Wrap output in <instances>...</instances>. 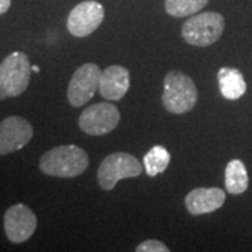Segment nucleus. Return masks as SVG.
<instances>
[{
  "label": "nucleus",
  "mask_w": 252,
  "mask_h": 252,
  "mask_svg": "<svg viewBox=\"0 0 252 252\" xmlns=\"http://www.w3.org/2000/svg\"><path fill=\"white\" fill-rule=\"evenodd\" d=\"M89 156L76 144H63L46 152L39 160V170L51 177L74 178L87 170Z\"/></svg>",
  "instance_id": "f257e3e1"
},
{
  "label": "nucleus",
  "mask_w": 252,
  "mask_h": 252,
  "mask_svg": "<svg viewBox=\"0 0 252 252\" xmlns=\"http://www.w3.org/2000/svg\"><path fill=\"white\" fill-rule=\"evenodd\" d=\"M162 105L171 114H187L196 105L198 90L188 74L172 70L164 77Z\"/></svg>",
  "instance_id": "f03ea898"
},
{
  "label": "nucleus",
  "mask_w": 252,
  "mask_h": 252,
  "mask_svg": "<svg viewBox=\"0 0 252 252\" xmlns=\"http://www.w3.org/2000/svg\"><path fill=\"white\" fill-rule=\"evenodd\" d=\"M32 66L24 52H13L0 63V101L27 90Z\"/></svg>",
  "instance_id": "7ed1b4c3"
},
{
  "label": "nucleus",
  "mask_w": 252,
  "mask_h": 252,
  "mask_svg": "<svg viewBox=\"0 0 252 252\" xmlns=\"http://www.w3.org/2000/svg\"><path fill=\"white\" fill-rule=\"evenodd\" d=\"M224 17L216 11H205L188 18L182 26V38L189 45L209 46L224 31Z\"/></svg>",
  "instance_id": "20e7f679"
},
{
  "label": "nucleus",
  "mask_w": 252,
  "mask_h": 252,
  "mask_svg": "<svg viewBox=\"0 0 252 252\" xmlns=\"http://www.w3.org/2000/svg\"><path fill=\"white\" fill-rule=\"evenodd\" d=\"M144 167L135 156L129 153H114L105 157L99 164L98 184L104 190H111L115 188L118 181L125 178H135L139 177Z\"/></svg>",
  "instance_id": "39448f33"
},
{
  "label": "nucleus",
  "mask_w": 252,
  "mask_h": 252,
  "mask_svg": "<svg viewBox=\"0 0 252 252\" xmlns=\"http://www.w3.org/2000/svg\"><path fill=\"white\" fill-rule=\"evenodd\" d=\"M119 109L109 102H98L81 112L79 118L80 129L91 136H102L112 132L119 124Z\"/></svg>",
  "instance_id": "423d86ee"
},
{
  "label": "nucleus",
  "mask_w": 252,
  "mask_h": 252,
  "mask_svg": "<svg viewBox=\"0 0 252 252\" xmlns=\"http://www.w3.org/2000/svg\"><path fill=\"white\" fill-rule=\"evenodd\" d=\"M101 69L95 63H86L73 73L69 87L67 99L73 107H81L87 104L99 89Z\"/></svg>",
  "instance_id": "0eeeda50"
},
{
  "label": "nucleus",
  "mask_w": 252,
  "mask_h": 252,
  "mask_svg": "<svg viewBox=\"0 0 252 252\" xmlns=\"http://www.w3.org/2000/svg\"><path fill=\"white\" fill-rule=\"evenodd\" d=\"M105 13L102 4L95 0H86L79 3L69 13L67 30L73 36H87L93 34L104 21Z\"/></svg>",
  "instance_id": "6e6552de"
},
{
  "label": "nucleus",
  "mask_w": 252,
  "mask_h": 252,
  "mask_svg": "<svg viewBox=\"0 0 252 252\" xmlns=\"http://www.w3.org/2000/svg\"><path fill=\"white\" fill-rule=\"evenodd\" d=\"M3 223L9 241L14 244L27 241L36 230L35 213L23 203L9 207L4 213Z\"/></svg>",
  "instance_id": "1a4fd4ad"
},
{
  "label": "nucleus",
  "mask_w": 252,
  "mask_h": 252,
  "mask_svg": "<svg viewBox=\"0 0 252 252\" xmlns=\"http://www.w3.org/2000/svg\"><path fill=\"white\" fill-rule=\"evenodd\" d=\"M34 136V129L27 119L9 117L0 122V156L21 150Z\"/></svg>",
  "instance_id": "9d476101"
},
{
  "label": "nucleus",
  "mask_w": 252,
  "mask_h": 252,
  "mask_svg": "<svg viewBox=\"0 0 252 252\" xmlns=\"http://www.w3.org/2000/svg\"><path fill=\"white\" fill-rule=\"evenodd\" d=\"M225 192L220 188H195L185 198V206L190 215L200 216L212 213L224 205Z\"/></svg>",
  "instance_id": "9b49d317"
},
{
  "label": "nucleus",
  "mask_w": 252,
  "mask_h": 252,
  "mask_svg": "<svg viewBox=\"0 0 252 252\" xmlns=\"http://www.w3.org/2000/svg\"><path fill=\"white\" fill-rule=\"evenodd\" d=\"M130 86L129 70L124 66H109L107 67L99 79V94L105 99L118 101L125 97Z\"/></svg>",
  "instance_id": "f8f14e48"
},
{
  "label": "nucleus",
  "mask_w": 252,
  "mask_h": 252,
  "mask_svg": "<svg viewBox=\"0 0 252 252\" xmlns=\"http://www.w3.org/2000/svg\"><path fill=\"white\" fill-rule=\"evenodd\" d=\"M217 83L221 95L230 101L241 98L247 91L243 73L235 67H221L217 73Z\"/></svg>",
  "instance_id": "ddd939ff"
},
{
  "label": "nucleus",
  "mask_w": 252,
  "mask_h": 252,
  "mask_svg": "<svg viewBox=\"0 0 252 252\" xmlns=\"http://www.w3.org/2000/svg\"><path fill=\"white\" fill-rule=\"evenodd\" d=\"M224 182L225 189L228 193L231 195H240L247 190L250 178H248V172L245 168V164L241 160L235 158L227 164L224 172Z\"/></svg>",
  "instance_id": "4468645a"
},
{
  "label": "nucleus",
  "mask_w": 252,
  "mask_h": 252,
  "mask_svg": "<svg viewBox=\"0 0 252 252\" xmlns=\"http://www.w3.org/2000/svg\"><path fill=\"white\" fill-rule=\"evenodd\" d=\"M171 161L170 152L162 146H153L147 153L144 154V171L149 177H156L167 170Z\"/></svg>",
  "instance_id": "2eb2a0df"
},
{
  "label": "nucleus",
  "mask_w": 252,
  "mask_h": 252,
  "mask_svg": "<svg viewBox=\"0 0 252 252\" xmlns=\"http://www.w3.org/2000/svg\"><path fill=\"white\" fill-rule=\"evenodd\" d=\"M207 4V0H165V11L172 17L193 16Z\"/></svg>",
  "instance_id": "dca6fc26"
},
{
  "label": "nucleus",
  "mask_w": 252,
  "mask_h": 252,
  "mask_svg": "<svg viewBox=\"0 0 252 252\" xmlns=\"http://www.w3.org/2000/svg\"><path fill=\"white\" fill-rule=\"evenodd\" d=\"M137 252H168V247L157 240H146L136 247Z\"/></svg>",
  "instance_id": "f3484780"
},
{
  "label": "nucleus",
  "mask_w": 252,
  "mask_h": 252,
  "mask_svg": "<svg viewBox=\"0 0 252 252\" xmlns=\"http://www.w3.org/2000/svg\"><path fill=\"white\" fill-rule=\"evenodd\" d=\"M11 6V0H0V14H4Z\"/></svg>",
  "instance_id": "a211bd4d"
},
{
  "label": "nucleus",
  "mask_w": 252,
  "mask_h": 252,
  "mask_svg": "<svg viewBox=\"0 0 252 252\" xmlns=\"http://www.w3.org/2000/svg\"><path fill=\"white\" fill-rule=\"evenodd\" d=\"M32 72L39 73V67H38V66H32Z\"/></svg>",
  "instance_id": "6ab92c4d"
}]
</instances>
